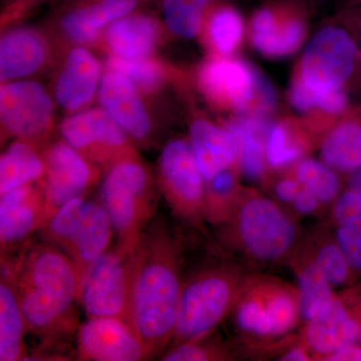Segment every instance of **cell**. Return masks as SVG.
Here are the masks:
<instances>
[{
	"instance_id": "1",
	"label": "cell",
	"mask_w": 361,
	"mask_h": 361,
	"mask_svg": "<svg viewBox=\"0 0 361 361\" xmlns=\"http://www.w3.org/2000/svg\"><path fill=\"white\" fill-rule=\"evenodd\" d=\"M16 252L1 254V272L13 281L27 331L49 343L71 336L80 290L73 261L45 242H28Z\"/></svg>"
},
{
	"instance_id": "2",
	"label": "cell",
	"mask_w": 361,
	"mask_h": 361,
	"mask_svg": "<svg viewBox=\"0 0 361 361\" xmlns=\"http://www.w3.org/2000/svg\"><path fill=\"white\" fill-rule=\"evenodd\" d=\"M183 286L179 244L155 220L134 252L130 306V324L152 357L172 341Z\"/></svg>"
},
{
	"instance_id": "3",
	"label": "cell",
	"mask_w": 361,
	"mask_h": 361,
	"mask_svg": "<svg viewBox=\"0 0 361 361\" xmlns=\"http://www.w3.org/2000/svg\"><path fill=\"white\" fill-rule=\"evenodd\" d=\"M238 270L214 266L184 282L174 334L169 348L206 338L234 310L246 283Z\"/></svg>"
},
{
	"instance_id": "4",
	"label": "cell",
	"mask_w": 361,
	"mask_h": 361,
	"mask_svg": "<svg viewBox=\"0 0 361 361\" xmlns=\"http://www.w3.org/2000/svg\"><path fill=\"white\" fill-rule=\"evenodd\" d=\"M99 202L110 218L118 245L135 250L157 205L148 169L135 156L116 161L108 169Z\"/></svg>"
},
{
	"instance_id": "5",
	"label": "cell",
	"mask_w": 361,
	"mask_h": 361,
	"mask_svg": "<svg viewBox=\"0 0 361 361\" xmlns=\"http://www.w3.org/2000/svg\"><path fill=\"white\" fill-rule=\"evenodd\" d=\"M39 232L45 243L56 246L73 261L80 285L90 266L109 250L115 233L103 205L85 200V196L66 202Z\"/></svg>"
},
{
	"instance_id": "6",
	"label": "cell",
	"mask_w": 361,
	"mask_h": 361,
	"mask_svg": "<svg viewBox=\"0 0 361 361\" xmlns=\"http://www.w3.org/2000/svg\"><path fill=\"white\" fill-rule=\"evenodd\" d=\"M233 312L242 334L278 338L290 332L301 318L298 289L272 278L246 280Z\"/></svg>"
},
{
	"instance_id": "7",
	"label": "cell",
	"mask_w": 361,
	"mask_h": 361,
	"mask_svg": "<svg viewBox=\"0 0 361 361\" xmlns=\"http://www.w3.org/2000/svg\"><path fill=\"white\" fill-rule=\"evenodd\" d=\"M232 221L240 247L258 262L280 260L295 244L296 225L276 203L265 197L241 199Z\"/></svg>"
},
{
	"instance_id": "8",
	"label": "cell",
	"mask_w": 361,
	"mask_h": 361,
	"mask_svg": "<svg viewBox=\"0 0 361 361\" xmlns=\"http://www.w3.org/2000/svg\"><path fill=\"white\" fill-rule=\"evenodd\" d=\"M135 250L116 244L85 273L80 285V303L89 318L115 317L130 323Z\"/></svg>"
},
{
	"instance_id": "9",
	"label": "cell",
	"mask_w": 361,
	"mask_h": 361,
	"mask_svg": "<svg viewBox=\"0 0 361 361\" xmlns=\"http://www.w3.org/2000/svg\"><path fill=\"white\" fill-rule=\"evenodd\" d=\"M205 183L190 144L168 142L160 158L161 192L172 212L197 229H203L206 221Z\"/></svg>"
},
{
	"instance_id": "10",
	"label": "cell",
	"mask_w": 361,
	"mask_h": 361,
	"mask_svg": "<svg viewBox=\"0 0 361 361\" xmlns=\"http://www.w3.org/2000/svg\"><path fill=\"white\" fill-rule=\"evenodd\" d=\"M357 47L345 30L323 28L311 39L301 63V80L310 89L336 92L355 71Z\"/></svg>"
},
{
	"instance_id": "11",
	"label": "cell",
	"mask_w": 361,
	"mask_h": 361,
	"mask_svg": "<svg viewBox=\"0 0 361 361\" xmlns=\"http://www.w3.org/2000/svg\"><path fill=\"white\" fill-rule=\"evenodd\" d=\"M59 130L65 141L78 153L108 169L116 161L135 157L130 135L104 109L68 116Z\"/></svg>"
},
{
	"instance_id": "12",
	"label": "cell",
	"mask_w": 361,
	"mask_h": 361,
	"mask_svg": "<svg viewBox=\"0 0 361 361\" xmlns=\"http://www.w3.org/2000/svg\"><path fill=\"white\" fill-rule=\"evenodd\" d=\"M44 160V175L39 183L47 202V221L66 202L84 197L96 182L97 172L85 157L66 141L51 145Z\"/></svg>"
},
{
	"instance_id": "13",
	"label": "cell",
	"mask_w": 361,
	"mask_h": 361,
	"mask_svg": "<svg viewBox=\"0 0 361 361\" xmlns=\"http://www.w3.org/2000/svg\"><path fill=\"white\" fill-rule=\"evenodd\" d=\"M0 116L7 134L35 144L44 139L51 125V97L37 82L7 84L0 90Z\"/></svg>"
},
{
	"instance_id": "14",
	"label": "cell",
	"mask_w": 361,
	"mask_h": 361,
	"mask_svg": "<svg viewBox=\"0 0 361 361\" xmlns=\"http://www.w3.org/2000/svg\"><path fill=\"white\" fill-rule=\"evenodd\" d=\"M78 360L137 361L152 357L132 325L115 317H92L78 330Z\"/></svg>"
},
{
	"instance_id": "15",
	"label": "cell",
	"mask_w": 361,
	"mask_h": 361,
	"mask_svg": "<svg viewBox=\"0 0 361 361\" xmlns=\"http://www.w3.org/2000/svg\"><path fill=\"white\" fill-rule=\"evenodd\" d=\"M200 80L209 96L239 111L245 110L256 94L268 108L275 102V90L267 78L243 61H211L202 70Z\"/></svg>"
},
{
	"instance_id": "16",
	"label": "cell",
	"mask_w": 361,
	"mask_h": 361,
	"mask_svg": "<svg viewBox=\"0 0 361 361\" xmlns=\"http://www.w3.org/2000/svg\"><path fill=\"white\" fill-rule=\"evenodd\" d=\"M45 221L47 202L39 182L0 195L1 254L20 250Z\"/></svg>"
},
{
	"instance_id": "17",
	"label": "cell",
	"mask_w": 361,
	"mask_h": 361,
	"mask_svg": "<svg viewBox=\"0 0 361 361\" xmlns=\"http://www.w3.org/2000/svg\"><path fill=\"white\" fill-rule=\"evenodd\" d=\"M304 338L310 351L324 358L337 349L357 343L361 338V325L342 297L334 295L306 322Z\"/></svg>"
},
{
	"instance_id": "18",
	"label": "cell",
	"mask_w": 361,
	"mask_h": 361,
	"mask_svg": "<svg viewBox=\"0 0 361 361\" xmlns=\"http://www.w3.org/2000/svg\"><path fill=\"white\" fill-rule=\"evenodd\" d=\"M97 97L104 110L130 137L144 140L151 132V120L137 87L121 73L109 70L102 78Z\"/></svg>"
},
{
	"instance_id": "19",
	"label": "cell",
	"mask_w": 361,
	"mask_h": 361,
	"mask_svg": "<svg viewBox=\"0 0 361 361\" xmlns=\"http://www.w3.org/2000/svg\"><path fill=\"white\" fill-rule=\"evenodd\" d=\"M139 4L140 0H78L66 9L61 27L73 42L90 44L101 28L134 13Z\"/></svg>"
},
{
	"instance_id": "20",
	"label": "cell",
	"mask_w": 361,
	"mask_h": 361,
	"mask_svg": "<svg viewBox=\"0 0 361 361\" xmlns=\"http://www.w3.org/2000/svg\"><path fill=\"white\" fill-rule=\"evenodd\" d=\"M190 147L206 182L231 167L239 155L234 133L206 121H198L192 126Z\"/></svg>"
},
{
	"instance_id": "21",
	"label": "cell",
	"mask_w": 361,
	"mask_h": 361,
	"mask_svg": "<svg viewBox=\"0 0 361 361\" xmlns=\"http://www.w3.org/2000/svg\"><path fill=\"white\" fill-rule=\"evenodd\" d=\"M101 68L96 58L77 47L70 52L56 82V97L59 104L68 111L85 108L99 90Z\"/></svg>"
},
{
	"instance_id": "22",
	"label": "cell",
	"mask_w": 361,
	"mask_h": 361,
	"mask_svg": "<svg viewBox=\"0 0 361 361\" xmlns=\"http://www.w3.org/2000/svg\"><path fill=\"white\" fill-rule=\"evenodd\" d=\"M251 30L256 49L268 56H283L295 51L305 37L302 20L297 16L281 18L272 6L256 11Z\"/></svg>"
},
{
	"instance_id": "23",
	"label": "cell",
	"mask_w": 361,
	"mask_h": 361,
	"mask_svg": "<svg viewBox=\"0 0 361 361\" xmlns=\"http://www.w3.org/2000/svg\"><path fill=\"white\" fill-rule=\"evenodd\" d=\"M159 26L148 14L134 13L111 23L106 30V42L116 58L146 59L158 40Z\"/></svg>"
},
{
	"instance_id": "24",
	"label": "cell",
	"mask_w": 361,
	"mask_h": 361,
	"mask_svg": "<svg viewBox=\"0 0 361 361\" xmlns=\"http://www.w3.org/2000/svg\"><path fill=\"white\" fill-rule=\"evenodd\" d=\"M47 49L37 32L28 28L11 30L0 42L2 82L30 75L44 63Z\"/></svg>"
},
{
	"instance_id": "25",
	"label": "cell",
	"mask_w": 361,
	"mask_h": 361,
	"mask_svg": "<svg viewBox=\"0 0 361 361\" xmlns=\"http://www.w3.org/2000/svg\"><path fill=\"white\" fill-rule=\"evenodd\" d=\"M28 334L25 315L13 281L1 272L0 281V360H28L25 336Z\"/></svg>"
},
{
	"instance_id": "26",
	"label": "cell",
	"mask_w": 361,
	"mask_h": 361,
	"mask_svg": "<svg viewBox=\"0 0 361 361\" xmlns=\"http://www.w3.org/2000/svg\"><path fill=\"white\" fill-rule=\"evenodd\" d=\"M44 171V157L37 154L32 144L21 140L14 142L0 158V195L39 182Z\"/></svg>"
},
{
	"instance_id": "27",
	"label": "cell",
	"mask_w": 361,
	"mask_h": 361,
	"mask_svg": "<svg viewBox=\"0 0 361 361\" xmlns=\"http://www.w3.org/2000/svg\"><path fill=\"white\" fill-rule=\"evenodd\" d=\"M322 157L331 168L361 170V123L349 122L337 127L325 140Z\"/></svg>"
},
{
	"instance_id": "28",
	"label": "cell",
	"mask_w": 361,
	"mask_h": 361,
	"mask_svg": "<svg viewBox=\"0 0 361 361\" xmlns=\"http://www.w3.org/2000/svg\"><path fill=\"white\" fill-rule=\"evenodd\" d=\"M229 129L238 141L240 161L244 174L249 179H259L264 172L266 159L263 123L255 118H240L232 123Z\"/></svg>"
},
{
	"instance_id": "29",
	"label": "cell",
	"mask_w": 361,
	"mask_h": 361,
	"mask_svg": "<svg viewBox=\"0 0 361 361\" xmlns=\"http://www.w3.org/2000/svg\"><path fill=\"white\" fill-rule=\"evenodd\" d=\"M205 188V218L207 222L219 225L234 217L241 199H238L237 183L232 171H223L207 180Z\"/></svg>"
},
{
	"instance_id": "30",
	"label": "cell",
	"mask_w": 361,
	"mask_h": 361,
	"mask_svg": "<svg viewBox=\"0 0 361 361\" xmlns=\"http://www.w3.org/2000/svg\"><path fill=\"white\" fill-rule=\"evenodd\" d=\"M298 294L301 318L307 322L336 294L334 285L325 277L314 259L299 269Z\"/></svg>"
},
{
	"instance_id": "31",
	"label": "cell",
	"mask_w": 361,
	"mask_h": 361,
	"mask_svg": "<svg viewBox=\"0 0 361 361\" xmlns=\"http://www.w3.org/2000/svg\"><path fill=\"white\" fill-rule=\"evenodd\" d=\"M215 0H163V16L171 32L186 39L194 37L207 9Z\"/></svg>"
},
{
	"instance_id": "32",
	"label": "cell",
	"mask_w": 361,
	"mask_h": 361,
	"mask_svg": "<svg viewBox=\"0 0 361 361\" xmlns=\"http://www.w3.org/2000/svg\"><path fill=\"white\" fill-rule=\"evenodd\" d=\"M297 180L301 187L314 195L320 203H329L338 195V177L330 166L322 161L305 159L297 166Z\"/></svg>"
},
{
	"instance_id": "33",
	"label": "cell",
	"mask_w": 361,
	"mask_h": 361,
	"mask_svg": "<svg viewBox=\"0 0 361 361\" xmlns=\"http://www.w3.org/2000/svg\"><path fill=\"white\" fill-rule=\"evenodd\" d=\"M209 32L213 44L221 54H231L238 47L243 35L242 16L234 7L216 6L210 16Z\"/></svg>"
},
{
	"instance_id": "34",
	"label": "cell",
	"mask_w": 361,
	"mask_h": 361,
	"mask_svg": "<svg viewBox=\"0 0 361 361\" xmlns=\"http://www.w3.org/2000/svg\"><path fill=\"white\" fill-rule=\"evenodd\" d=\"M108 70L116 71L128 78L137 89L152 90L157 89L163 80V71L154 61L146 59H111Z\"/></svg>"
},
{
	"instance_id": "35",
	"label": "cell",
	"mask_w": 361,
	"mask_h": 361,
	"mask_svg": "<svg viewBox=\"0 0 361 361\" xmlns=\"http://www.w3.org/2000/svg\"><path fill=\"white\" fill-rule=\"evenodd\" d=\"M292 104L300 111L320 108L329 113H341L345 109L348 97L343 90L336 92H319L310 89L302 80H298L291 90Z\"/></svg>"
},
{
	"instance_id": "36",
	"label": "cell",
	"mask_w": 361,
	"mask_h": 361,
	"mask_svg": "<svg viewBox=\"0 0 361 361\" xmlns=\"http://www.w3.org/2000/svg\"><path fill=\"white\" fill-rule=\"evenodd\" d=\"M266 160L271 167L290 165L302 155V149L292 141L283 126L275 125L269 130L266 140Z\"/></svg>"
},
{
	"instance_id": "37",
	"label": "cell",
	"mask_w": 361,
	"mask_h": 361,
	"mask_svg": "<svg viewBox=\"0 0 361 361\" xmlns=\"http://www.w3.org/2000/svg\"><path fill=\"white\" fill-rule=\"evenodd\" d=\"M199 341L183 342L161 355L164 361H209L228 360L226 349L217 344Z\"/></svg>"
},
{
	"instance_id": "38",
	"label": "cell",
	"mask_w": 361,
	"mask_h": 361,
	"mask_svg": "<svg viewBox=\"0 0 361 361\" xmlns=\"http://www.w3.org/2000/svg\"><path fill=\"white\" fill-rule=\"evenodd\" d=\"M313 259L334 286L343 284L348 279L350 267L336 241H327L320 245Z\"/></svg>"
},
{
	"instance_id": "39",
	"label": "cell",
	"mask_w": 361,
	"mask_h": 361,
	"mask_svg": "<svg viewBox=\"0 0 361 361\" xmlns=\"http://www.w3.org/2000/svg\"><path fill=\"white\" fill-rule=\"evenodd\" d=\"M338 227L361 228V192L350 188L337 198L334 209Z\"/></svg>"
},
{
	"instance_id": "40",
	"label": "cell",
	"mask_w": 361,
	"mask_h": 361,
	"mask_svg": "<svg viewBox=\"0 0 361 361\" xmlns=\"http://www.w3.org/2000/svg\"><path fill=\"white\" fill-rule=\"evenodd\" d=\"M336 241L350 269L361 270V228L338 227Z\"/></svg>"
},
{
	"instance_id": "41",
	"label": "cell",
	"mask_w": 361,
	"mask_h": 361,
	"mask_svg": "<svg viewBox=\"0 0 361 361\" xmlns=\"http://www.w3.org/2000/svg\"><path fill=\"white\" fill-rule=\"evenodd\" d=\"M292 204L297 212L302 214V215H310V214L316 212L319 207L320 201L307 189L301 187L298 193L294 197Z\"/></svg>"
},
{
	"instance_id": "42",
	"label": "cell",
	"mask_w": 361,
	"mask_h": 361,
	"mask_svg": "<svg viewBox=\"0 0 361 361\" xmlns=\"http://www.w3.org/2000/svg\"><path fill=\"white\" fill-rule=\"evenodd\" d=\"M301 185L298 180L292 179H285L280 180L275 187V194L280 201L284 203H289L293 201L294 197L300 190Z\"/></svg>"
},
{
	"instance_id": "43",
	"label": "cell",
	"mask_w": 361,
	"mask_h": 361,
	"mask_svg": "<svg viewBox=\"0 0 361 361\" xmlns=\"http://www.w3.org/2000/svg\"><path fill=\"white\" fill-rule=\"evenodd\" d=\"M323 360L361 361V348L357 345V343L349 344L325 356Z\"/></svg>"
},
{
	"instance_id": "44",
	"label": "cell",
	"mask_w": 361,
	"mask_h": 361,
	"mask_svg": "<svg viewBox=\"0 0 361 361\" xmlns=\"http://www.w3.org/2000/svg\"><path fill=\"white\" fill-rule=\"evenodd\" d=\"M310 355H308L307 349L303 348H294L282 355L280 360L284 361H308L310 360Z\"/></svg>"
},
{
	"instance_id": "45",
	"label": "cell",
	"mask_w": 361,
	"mask_h": 361,
	"mask_svg": "<svg viewBox=\"0 0 361 361\" xmlns=\"http://www.w3.org/2000/svg\"><path fill=\"white\" fill-rule=\"evenodd\" d=\"M39 1L40 0H14L13 6H11L8 11L11 14L23 13L26 9L35 6Z\"/></svg>"
},
{
	"instance_id": "46",
	"label": "cell",
	"mask_w": 361,
	"mask_h": 361,
	"mask_svg": "<svg viewBox=\"0 0 361 361\" xmlns=\"http://www.w3.org/2000/svg\"><path fill=\"white\" fill-rule=\"evenodd\" d=\"M351 188L361 192V170L356 171V174L351 180Z\"/></svg>"
},
{
	"instance_id": "47",
	"label": "cell",
	"mask_w": 361,
	"mask_h": 361,
	"mask_svg": "<svg viewBox=\"0 0 361 361\" xmlns=\"http://www.w3.org/2000/svg\"><path fill=\"white\" fill-rule=\"evenodd\" d=\"M355 4L361 6V0H355Z\"/></svg>"
}]
</instances>
